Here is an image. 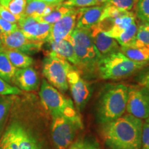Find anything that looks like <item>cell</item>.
I'll list each match as a JSON object with an SVG mask.
<instances>
[{
    "label": "cell",
    "mask_w": 149,
    "mask_h": 149,
    "mask_svg": "<svg viewBox=\"0 0 149 149\" xmlns=\"http://www.w3.org/2000/svg\"><path fill=\"white\" fill-rule=\"evenodd\" d=\"M9 1V0H0V2H3V1Z\"/></svg>",
    "instance_id": "cell-40"
},
{
    "label": "cell",
    "mask_w": 149,
    "mask_h": 149,
    "mask_svg": "<svg viewBox=\"0 0 149 149\" xmlns=\"http://www.w3.org/2000/svg\"><path fill=\"white\" fill-rule=\"evenodd\" d=\"M137 23L134 22L128 26L126 30H124L118 37L115 39V40L118 42L119 45L120 46H124L129 45L132 42L135 40L136 34L137 31Z\"/></svg>",
    "instance_id": "cell-25"
},
{
    "label": "cell",
    "mask_w": 149,
    "mask_h": 149,
    "mask_svg": "<svg viewBox=\"0 0 149 149\" xmlns=\"http://www.w3.org/2000/svg\"><path fill=\"white\" fill-rule=\"evenodd\" d=\"M135 22L136 16L135 13L132 11H126L121 16L112 20L111 28L105 32V34L115 40L124 30Z\"/></svg>",
    "instance_id": "cell-18"
},
{
    "label": "cell",
    "mask_w": 149,
    "mask_h": 149,
    "mask_svg": "<svg viewBox=\"0 0 149 149\" xmlns=\"http://www.w3.org/2000/svg\"><path fill=\"white\" fill-rule=\"evenodd\" d=\"M0 39L2 42L3 49L16 50L27 55L38 53L44 44L42 42L29 40L19 29L9 34L0 33Z\"/></svg>",
    "instance_id": "cell-10"
},
{
    "label": "cell",
    "mask_w": 149,
    "mask_h": 149,
    "mask_svg": "<svg viewBox=\"0 0 149 149\" xmlns=\"http://www.w3.org/2000/svg\"><path fill=\"white\" fill-rule=\"evenodd\" d=\"M26 1H27V2H28V1H31V0H26Z\"/></svg>",
    "instance_id": "cell-41"
},
{
    "label": "cell",
    "mask_w": 149,
    "mask_h": 149,
    "mask_svg": "<svg viewBox=\"0 0 149 149\" xmlns=\"http://www.w3.org/2000/svg\"><path fill=\"white\" fill-rule=\"evenodd\" d=\"M0 4L6 7L19 21L22 17H24L27 1L26 0H9V1L0 2Z\"/></svg>",
    "instance_id": "cell-23"
},
{
    "label": "cell",
    "mask_w": 149,
    "mask_h": 149,
    "mask_svg": "<svg viewBox=\"0 0 149 149\" xmlns=\"http://www.w3.org/2000/svg\"><path fill=\"white\" fill-rule=\"evenodd\" d=\"M137 1V0H109L106 4L113 6L122 11H131Z\"/></svg>",
    "instance_id": "cell-28"
},
{
    "label": "cell",
    "mask_w": 149,
    "mask_h": 149,
    "mask_svg": "<svg viewBox=\"0 0 149 149\" xmlns=\"http://www.w3.org/2000/svg\"><path fill=\"white\" fill-rule=\"evenodd\" d=\"M52 117L51 135L56 149H68L73 143L77 130L83 127L63 115Z\"/></svg>",
    "instance_id": "cell-7"
},
{
    "label": "cell",
    "mask_w": 149,
    "mask_h": 149,
    "mask_svg": "<svg viewBox=\"0 0 149 149\" xmlns=\"http://www.w3.org/2000/svg\"><path fill=\"white\" fill-rule=\"evenodd\" d=\"M48 4L42 1L32 0L28 1L26 7L24 17H31L38 18L44 16V11Z\"/></svg>",
    "instance_id": "cell-24"
},
{
    "label": "cell",
    "mask_w": 149,
    "mask_h": 149,
    "mask_svg": "<svg viewBox=\"0 0 149 149\" xmlns=\"http://www.w3.org/2000/svg\"><path fill=\"white\" fill-rule=\"evenodd\" d=\"M68 149H87L86 140L77 139L70 145Z\"/></svg>",
    "instance_id": "cell-35"
},
{
    "label": "cell",
    "mask_w": 149,
    "mask_h": 149,
    "mask_svg": "<svg viewBox=\"0 0 149 149\" xmlns=\"http://www.w3.org/2000/svg\"><path fill=\"white\" fill-rule=\"evenodd\" d=\"M135 15L141 22L149 21V0H137L135 6Z\"/></svg>",
    "instance_id": "cell-26"
},
{
    "label": "cell",
    "mask_w": 149,
    "mask_h": 149,
    "mask_svg": "<svg viewBox=\"0 0 149 149\" xmlns=\"http://www.w3.org/2000/svg\"><path fill=\"white\" fill-rule=\"evenodd\" d=\"M13 84L22 91H33L38 89L40 78L36 70L31 67L19 68L17 70Z\"/></svg>",
    "instance_id": "cell-15"
},
{
    "label": "cell",
    "mask_w": 149,
    "mask_h": 149,
    "mask_svg": "<svg viewBox=\"0 0 149 149\" xmlns=\"http://www.w3.org/2000/svg\"><path fill=\"white\" fill-rule=\"evenodd\" d=\"M62 4L71 8H85L97 5L95 0H64Z\"/></svg>",
    "instance_id": "cell-31"
},
{
    "label": "cell",
    "mask_w": 149,
    "mask_h": 149,
    "mask_svg": "<svg viewBox=\"0 0 149 149\" xmlns=\"http://www.w3.org/2000/svg\"><path fill=\"white\" fill-rule=\"evenodd\" d=\"M143 121L132 115L102 124L101 133L110 149H141Z\"/></svg>",
    "instance_id": "cell-1"
},
{
    "label": "cell",
    "mask_w": 149,
    "mask_h": 149,
    "mask_svg": "<svg viewBox=\"0 0 149 149\" xmlns=\"http://www.w3.org/2000/svg\"><path fill=\"white\" fill-rule=\"evenodd\" d=\"M19 29L30 40L46 42L49 36L52 24L38 21L31 17H22L17 23Z\"/></svg>",
    "instance_id": "cell-12"
},
{
    "label": "cell",
    "mask_w": 149,
    "mask_h": 149,
    "mask_svg": "<svg viewBox=\"0 0 149 149\" xmlns=\"http://www.w3.org/2000/svg\"><path fill=\"white\" fill-rule=\"evenodd\" d=\"M74 67L66 59L55 53L48 51L43 61L42 73L47 81L61 93H65L69 88L68 74Z\"/></svg>",
    "instance_id": "cell-5"
},
{
    "label": "cell",
    "mask_w": 149,
    "mask_h": 149,
    "mask_svg": "<svg viewBox=\"0 0 149 149\" xmlns=\"http://www.w3.org/2000/svg\"><path fill=\"white\" fill-rule=\"evenodd\" d=\"M149 61H135L120 51L102 57L97 64L99 77L104 80H119L127 78L148 66Z\"/></svg>",
    "instance_id": "cell-3"
},
{
    "label": "cell",
    "mask_w": 149,
    "mask_h": 149,
    "mask_svg": "<svg viewBox=\"0 0 149 149\" xmlns=\"http://www.w3.org/2000/svg\"><path fill=\"white\" fill-rule=\"evenodd\" d=\"M3 46L2 42H1V39H0V52L3 51Z\"/></svg>",
    "instance_id": "cell-39"
},
{
    "label": "cell",
    "mask_w": 149,
    "mask_h": 149,
    "mask_svg": "<svg viewBox=\"0 0 149 149\" xmlns=\"http://www.w3.org/2000/svg\"><path fill=\"white\" fill-rule=\"evenodd\" d=\"M90 30L93 43L102 57L120 51V46L118 42L115 39L107 36L99 24L91 28Z\"/></svg>",
    "instance_id": "cell-13"
},
{
    "label": "cell",
    "mask_w": 149,
    "mask_h": 149,
    "mask_svg": "<svg viewBox=\"0 0 149 149\" xmlns=\"http://www.w3.org/2000/svg\"><path fill=\"white\" fill-rule=\"evenodd\" d=\"M106 4L79 8L76 27L89 29L100 23Z\"/></svg>",
    "instance_id": "cell-14"
},
{
    "label": "cell",
    "mask_w": 149,
    "mask_h": 149,
    "mask_svg": "<svg viewBox=\"0 0 149 149\" xmlns=\"http://www.w3.org/2000/svg\"><path fill=\"white\" fill-rule=\"evenodd\" d=\"M3 52L8 57L10 62L17 68H25L33 64V59L31 56L16 50L3 49Z\"/></svg>",
    "instance_id": "cell-19"
},
{
    "label": "cell",
    "mask_w": 149,
    "mask_h": 149,
    "mask_svg": "<svg viewBox=\"0 0 149 149\" xmlns=\"http://www.w3.org/2000/svg\"><path fill=\"white\" fill-rule=\"evenodd\" d=\"M13 101L14 97L13 96L0 95V139L2 136L8 113Z\"/></svg>",
    "instance_id": "cell-21"
},
{
    "label": "cell",
    "mask_w": 149,
    "mask_h": 149,
    "mask_svg": "<svg viewBox=\"0 0 149 149\" xmlns=\"http://www.w3.org/2000/svg\"><path fill=\"white\" fill-rule=\"evenodd\" d=\"M31 1H32V0H31ZM36 1H42V2L47 3V4L57 5V4H60V3H62L64 0H36Z\"/></svg>",
    "instance_id": "cell-36"
},
{
    "label": "cell",
    "mask_w": 149,
    "mask_h": 149,
    "mask_svg": "<svg viewBox=\"0 0 149 149\" xmlns=\"http://www.w3.org/2000/svg\"><path fill=\"white\" fill-rule=\"evenodd\" d=\"M0 17L11 23L17 24L19 22L18 19L1 4H0Z\"/></svg>",
    "instance_id": "cell-34"
},
{
    "label": "cell",
    "mask_w": 149,
    "mask_h": 149,
    "mask_svg": "<svg viewBox=\"0 0 149 149\" xmlns=\"http://www.w3.org/2000/svg\"><path fill=\"white\" fill-rule=\"evenodd\" d=\"M108 1H109V0H95L97 5L105 4V3H107Z\"/></svg>",
    "instance_id": "cell-38"
},
{
    "label": "cell",
    "mask_w": 149,
    "mask_h": 149,
    "mask_svg": "<svg viewBox=\"0 0 149 149\" xmlns=\"http://www.w3.org/2000/svg\"><path fill=\"white\" fill-rule=\"evenodd\" d=\"M21 93L22 91L19 88L15 86L10 85V84L6 82L0 77V95H15Z\"/></svg>",
    "instance_id": "cell-29"
},
{
    "label": "cell",
    "mask_w": 149,
    "mask_h": 149,
    "mask_svg": "<svg viewBox=\"0 0 149 149\" xmlns=\"http://www.w3.org/2000/svg\"><path fill=\"white\" fill-rule=\"evenodd\" d=\"M50 51L53 52L61 58L66 59L78 70L79 68V61L74 53L73 46L69 39L63 40L59 42H48Z\"/></svg>",
    "instance_id": "cell-16"
},
{
    "label": "cell",
    "mask_w": 149,
    "mask_h": 149,
    "mask_svg": "<svg viewBox=\"0 0 149 149\" xmlns=\"http://www.w3.org/2000/svg\"><path fill=\"white\" fill-rule=\"evenodd\" d=\"M120 51L135 61H149V46L133 41L129 45L120 46Z\"/></svg>",
    "instance_id": "cell-17"
},
{
    "label": "cell",
    "mask_w": 149,
    "mask_h": 149,
    "mask_svg": "<svg viewBox=\"0 0 149 149\" xmlns=\"http://www.w3.org/2000/svg\"><path fill=\"white\" fill-rule=\"evenodd\" d=\"M148 23H149V21H148Z\"/></svg>",
    "instance_id": "cell-43"
},
{
    "label": "cell",
    "mask_w": 149,
    "mask_h": 149,
    "mask_svg": "<svg viewBox=\"0 0 149 149\" xmlns=\"http://www.w3.org/2000/svg\"><path fill=\"white\" fill-rule=\"evenodd\" d=\"M79 8H73L55 24H52L51 32L46 42H59L69 38L75 29Z\"/></svg>",
    "instance_id": "cell-11"
},
{
    "label": "cell",
    "mask_w": 149,
    "mask_h": 149,
    "mask_svg": "<svg viewBox=\"0 0 149 149\" xmlns=\"http://www.w3.org/2000/svg\"><path fill=\"white\" fill-rule=\"evenodd\" d=\"M1 149H42L36 139L18 123H13L0 139Z\"/></svg>",
    "instance_id": "cell-6"
},
{
    "label": "cell",
    "mask_w": 149,
    "mask_h": 149,
    "mask_svg": "<svg viewBox=\"0 0 149 149\" xmlns=\"http://www.w3.org/2000/svg\"><path fill=\"white\" fill-rule=\"evenodd\" d=\"M141 149H149V117L143 122Z\"/></svg>",
    "instance_id": "cell-32"
},
{
    "label": "cell",
    "mask_w": 149,
    "mask_h": 149,
    "mask_svg": "<svg viewBox=\"0 0 149 149\" xmlns=\"http://www.w3.org/2000/svg\"><path fill=\"white\" fill-rule=\"evenodd\" d=\"M86 145L87 149H101L98 144L93 141L86 140Z\"/></svg>",
    "instance_id": "cell-37"
},
{
    "label": "cell",
    "mask_w": 149,
    "mask_h": 149,
    "mask_svg": "<svg viewBox=\"0 0 149 149\" xmlns=\"http://www.w3.org/2000/svg\"><path fill=\"white\" fill-rule=\"evenodd\" d=\"M134 41L139 44L149 46V23L143 22L138 26L137 34Z\"/></svg>",
    "instance_id": "cell-27"
},
{
    "label": "cell",
    "mask_w": 149,
    "mask_h": 149,
    "mask_svg": "<svg viewBox=\"0 0 149 149\" xmlns=\"http://www.w3.org/2000/svg\"><path fill=\"white\" fill-rule=\"evenodd\" d=\"M135 80L137 84L149 91V65L139 70Z\"/></svg>",
    "instance_id": "cell-30"
},
{
    "label": "cell",
    "mask_w": 149,
    "mask_h": 149,
    "mask_svg": "<svg viewBox=\"0 0 149 149\" xmlns=\"http://www.w3.org/2000/svg\"><path fill=\"white\" fill-rule=\"evenodd\" d=\"M0 149H1V146H0Z\"/></svg>",
    "instance_id": "cell-42"
},
{
    "label": "cell",
    "mask_w": 149,
    "mask_h": 149,
    "mask_svg": "<svg viewBox=\"0 0 149 149\" xmlns=\"http://www.w3.org/2000/svg\"><path fill=\"white\" fill-rule=\"evenodd\" d=\"M72 8H71V7L66 6L63 5L62 3H61L60 4L57 5L56 8L49 15L36 19L40 22H45V23L50 24H53L60 19L61 17H63L65 15L68 13Z\"/></svg>",
    "instance_id": "cell-22"
},
{
    "label": "cell",
    "mask_w": 149,
    "mask_h": 149,
    "mask_svg": "<svg viewBox=\"0 0 149 149\" xmlns=\"http://www.w3.org/2000/svg\"><path fill=\"white\" fill-rule=\"evenodd\" d=\"M17 69L10 62L5 53L3 51L0 52V77L6 82L13 84Z\"/></svg>",
    "instance_id": "cell-20"
},
{
    "label": "cell",
    "mask_w": 149,
    "mask_h": 149,
    "mask_svg": "<svg viewBox=\"0 0 149 149\" xmlns=\"http://www.w3.org/2000/svg\"><path fill=\"white\" fill-rule=\"evenodd\" d=\"M19 29L18 24L11 23L0 17V33L9 34Z\"/></svg>",
    "instance_id": "cell-33"
},
{
    "label": "cell",
    "mask_w": 149,
    "mask_h": 149,
    "mask_svg": "<svg viewBox=\"0 0 149 149\" xmlns=\"http://www.w3.org/2000/svg\"><path fill=\"white\" fill-rule=\"evenodd\" d=\"M126 111L128 114L146 120L149 117V91L138 84L128 86Z\"/></svg>",
    "instance_id": "cell-8"
},
{
    "label": "cell",
    "mask_w": 149,
    "mask_h": 149,
    "mask_svg": "<svg viewBox=\"0 0 149 149\" xmlns=\"http://www.w3.org/2000/svg\"><path fill=\"white\" fill-rule=\"evenodd\" d=\"M67 78L76 109L78 111H81L91 97L92 88L76 68L68 72Z\"/></svg>",
    "instance_id": "cell-9"
},
{
    "label": "cell",
    "mask_w": 149,
    "mask_h": 149,
    "mask_svg": "<svg viewBox=\"0 0 149 149\" xmlns=\"http://www.w3.org/2000/svg\"><path fill=\"white\" fill-rule=\"evenodd\" d=\"M127 100V86L122 84L107 86L97 104V121L104 124L122 117L126 111Z\"/></svg>",
    "instance_id": "cell-2"
},
{
    "label": "cell",
    "mask_w": 149,
    "mask_h": 149,
    "mask_svg": "<svg viewBox=\"0 0 149 149\" xmlns=\"http://www.w3.org/2000/svg\"><path fill=\"white\" fill-rule=\"evenodd\" d=\"M40 97L44 107L52 117L63 115L83 127L82 121L73 102L50 84L46 79L42 80Z\"/></svg>",
    "instance_id": "cell-4"
}]
</instances>
